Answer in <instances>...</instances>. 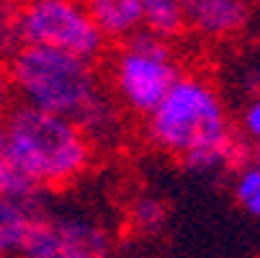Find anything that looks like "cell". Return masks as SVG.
I'll use <instances>...</instances> for the list:
<instances>
[{"label": "cell", "instance_id": "obj_1", "mask_svg": "<svg viewBox=\"0 0 260 258\" xmlns=\"http://www.w3.org/2000/svg\"><path fill=\"white\" fill-rule=\"evenodd\" d=\"M6 150L34 186L47 191L78 181L93 160V142L75 122L26 103L6 117Z\"/></svg>", "mask_w": 260, "mask_h": 258}, {"label": "cell", "instance_id": "obj_2", "mask_svg": "<svg viewBox=\"0 0 260 258\" xmlns=\"http://www.w3.org/2000/svg\"><path fill=\"white\" fill-rule=\"evenodd\" d=\"M8 72L13 91L26 106L64 117L78 127H83L95 108L108 101V93L98 83L93 62L57 49L21 44L11 54Z\"/></svg>", "mask_w": 260, "mask_h": 258}, {"label": "cell", "instance_id": "obj_3", "mask_svg": "<svg viewBox=\"0 0 260 258\" xmlns=\"http://www.w3.org/2000/svg\"><path fill=\"white\" fill-rule=\"evenodd\" d=\"M147 137L170 155H188L235 137L227 108L214 85L199 75H178L147 117Z\"/></svg>", "mask_w": 260, "mask_h": 258}, {"label": "cell", "instance_id": "obj_4", "mask_svg": "<svg viewBox=\"0 0 260 258\" xmlns=\"http://www.w3.org/2000/svg\"><path fill=\"white\" fill-rule=\"evenodd\" d=\"M178 65L168 42L150 31H134L114 60V91L129 111L150 117L178 80Z\"/></svg>", "mask_w": 260, "mask_h": 258}, {"label": "cell", "instance_id": "obj_5", "mask_svg": "<svg viewBox=\"0 0 260 258\" xmlns=\"http://www.w3.org/2000/svg\"><path fill=\"white\" fill-rule=\"evenodd\" d=\"M18 39L26 47H47L93 62L106 39L80 0H28L18 11Z\"/></svg>", "mask_w": 260, "mask_h": 258}, {"label": "cell", "instance_id": "obj_6", "mask_svg": "<svg viewBox=\"0 0 260 258\" xmlns=\"http://www.w3.org/2000/svg\"><path fill=\"white\" fill-rule=\"evenodd\" d=\"M18 258H114V235L88 212L47 214L31 222Z\"/></svg>", "mask_w": 260, "mask_h": 258}, {"label": "cell", "instance_id": "obj_7", "mask_svg": "<svg viewBox=\"0 0 260 258\" xmlns=\"http://www.w3.org/2000/svg\"><path fill=\"white\" fill-rule=\"evenodd\" d=\"M185 26H191L206 39H230L250 23L247 0H180Z\"/></svg>", "mask_w": 260, "mask_h": 258}, {"label": "cell", "instance_id": "obj_8", "mask_svg": "<svg viewBox=\"0 0 260 258\" xmlns=\"http://www.w3.org/2000/svg\"><path fill=\"white\" fill-rule=\"evenodd\" d=\"M0 196H8L23 207V212L31 217V222L44 219L52 214V199L47 189H39L11 163L6 150V119L0 117Z\"/></svg>", "mask_w": 260, "mask_h": 258}, {"label": "cell", "instance_id": "obj_9", "mask_svg": "<svg viewBox=\"0 0 260 258\" xmlns=\"http://www.w3.org/2000/svg\"><path fill=\"white\" fill-rule=\"evenodd\" d=\"M103 39H129L142 28V0H83Z\"/></svg>", "mask_w": 260, "mask_h": 258}, {"label": "cell", "instance_id": "obj_10", "mask_svg": "<svg viewBox=\"0 0 260 258\" xmlns=\"http://www.w3.org/2000/svg\"><path fill=\"white\" fill-rule=\"evenodd\" d=\"M142 28L170 42L188 28L180 0H142Z\"/></svg>", "mask_w": 260, "mask_h": 258}, {"label": "cell", "instance_id": "obj_11", "mask_svg": "<svg viewBox=\"0 0 260 258\" xmlns=\"http://www.w3.org/2000/svg\"><path fill=\"white\" fill-rule=\"evenodd\" d=\"M31 227V217L8 196H0V258H13Z\"/></svg>", "mask_w": 260, "mask_h": 258}, {"label": "cell", "instance_id": "obj_12", "mask_svg": "<svg viewBox=\"0 0 260 258\" xmlns=\"http://www.w3.org/2000/svg\"><path fill=\"white\" fill-rule=\"evenodd\" d=\"M129 222L137 233L144 235H155L165 227L168 222V204L157 194H139L132 202L129 209Z\"/></svg>", "mask_w": 260, "mask_h": 258}, {"label": "cell", "instance_id": "obj_13", "mask_svg": "<svg viewBox=\"0 0 260 258\" xmlns=\"http://www.w3.org/2000/svg\"><path fill=\"white\" fill-rule=\"evenodd\" d=\"M232 191H235L237 204L250 217L260 219V168L255 163L240 165V170L235 176V183H232Z\"/></svg>", "mask_w": 260, "mask_h": 258}, {"label": "cell", "instance_id": "obj_14", "mask_svg": "<svg viewBox=\"0 0 260 258\" xmlns=\"http://www.w3.org/2000/svg\"><path fill=\"white\" fill-rule=\"evenodd\" d=\"M18 6L16 0H0V54H13L21 47L18 39Z\"/></svg>", "mask_w": 260, "mask_h": 258}, {"label": "cell", "instance_id": "obj_15", "mask_svg": "<svg viewBox=\"0 0 260 258\" xmlns=\"http://www.w3.org/2000/svg\"><path fill=\"white\" fill-rule=\"evenodd\" d=\"M242 132L250 142L260 145V93H252L242 108Z\"/></svg>", "mask_w": 260, "mask_h": 258}, {"label": "cell", "instance_id": "obj_16", "mask_svg": "<svg viewBox=\"0 0 260 258\" xmlns=\"http://www.w3.org/2000/svg\"><path fill=\"white\" fill-rule=\"evenodd\" d=\"M13 80H11V72H8V65L0 62V111H6V108L13 103Z\"/></svg>", "mask_w": 260, "mask_h": 258}, {"label": "cell", "instance_id": "obj_17", "mask_svg": "<svg viewBox=\"0 0 260 258\" xmlns=\"http://www.w3.org/2000/svg\"><path fill=\"white\" fill-rule=\"evenodd\" d=\"M245 85L252 88L255 93H260V62L257 60L245 65Z\"/></svg>", "mask_w": 260, "mask_h": 258}, {"label": "cell", "instance_id": "obj_18", "mask_svg": "<svg viewBox=\"0 0 260 258\" xmlns=\"http://www.w3.org/2000/svg\"><path fill=\"white\" fill-rule=\"evenodd\" d=\"M257 168H260V145H255V160H252Z\"/></svg>", "mask_w": 260, "mask_h": 258}, {"label": "cell", "instance_id": "obj_19", "mask_svg": "<svg viewBox=\"0 0 260 258\" xmlns=\"http://www.w3.org/2000/svg\"><path fill=\"white\" fill-rule=\"evenodd\" d=\"M121 258H150V255H121Z\"/></svg>", "mask_w": 260, "mask_h": 258}]
</instances>
